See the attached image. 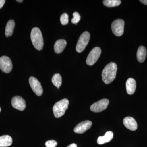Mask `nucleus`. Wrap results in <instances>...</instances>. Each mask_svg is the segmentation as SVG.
<instances>
[{
	"mask_svg": "<svg viewBox=\"0 0 147 147\" xmlns=\"http://www.w3.org/2000/svg\"><path fill=\"white\" fill-rule=\"evenodd\" d=\"M117 70V66L115 63H110L105 66L102 72V81L105 84H110L115 80Z\"/></svg>",
	"mask_w": 147,
	"mask_h": 147,
	"instance_id": "nucleus-1",
	"label": "nucleus"
},
{
	"mask_svg": "<svg viewBox=\"0 0 147 147\" xmlns=\"http://www.w3.org/2000/svg\"><path fill=\"white\" fill-rule=\"evenodd\" d=\"M29 84L36 95L40 96L43 93V89L38 79L33 76H31L29 79Z\"/></svg>",
	"mask_w": 147,
	"mask_h": 147,
	"instance_id": "nucleus-9",
	"label": "nucleus"
},
{
	"mask_svg": "<svg viewBox=\"0 0 147 147\" xmlns=\"http://www.w3.org/2000/svg\"><path fill=\"white\" fill-rule=\"evenodd\" d=\"M5 1V0H0V9L2 8Z\"/></svg>",
	"mask_w": 147,
	"mask_h": 147,
	"instance_id": "nucleus-24",
	"label": "nucleus"
},
{
	"mask_svg": "<svg viewBox=\"0 0 147 147\" xmlns=\"http://www.w3.org/2000/svg\"><path fill=\"white\" fill-rule=\"evenodd\" d=\"M12 68L13 65L10 58L5 56L0 57V69L3 72L9 73L12 70Z\"/></svg>",
	"mask_w": 147,
	"mask_h": 147,
	"instance_id": "nucleus-7",
	"label": "nucleus"
},
{
	"mask_svg": "<svg viewBox=\"0 0 147 147\" xmlns=\"http://www.w3.org/2000/svg\"><path fill=\"white\" fill-rule=\"evenodd\" d=\"M11 105L17 110L23 111L26 108V102L25 100L18 96H14L11 99Z\"/></svg>",
	"mask_w": 147,
	"mask_h": 147,
	"instance_id": "nucleus-10",
	"label": "nucleus"
},
{
	"mask_svg": "<svg viewBox=\"0 0 147 147\" xmlns=\"http://www.w3.org/2000/svg\"><path fill=\"white\" fill-rule=\"evenodd\" d=\"M124 21L121 19H117L113 21L111 25L113 33L117 36H121L124 32Z\"/></svg>",
	"mask_w": 147,
	"mask_h": 147,
	"instance_id": "nucleus-5",
	"label": "nucleus"
},
{
	"mask_svg": "<svg viewBox=\"0 0 147 147\" xmlns=\"http://www.w3.org/2000/svg\"><path fill=\"white\" fill-rule=\"evenodd\" d=\"M12 139L8 135H3L0 137V147L9 146L12 144Z\"/></svg>",
	"mask_w": 147,
	"mask_h": 147,
	"instance_id": "nucleus-17",
	"label": "nucleus"
},
{
	"mask_svg": "<svg viewBox=\"0 0 147 147\" xmlns=\"http://www.w3.org/2000/svg\"><path fill=\"white\" fill-rule=\"evenodd\" d=\"M67 147H77V145L75 144H71L69 145Z\"/></svg>",
	"mask_w": 147,
	"mask_h": 147,
	"instance_id": "nucleus-25",
	"label": "nucleus"
},
{
	"mask_svg": "<svg viewBox=\"0 0 147 147\" xmlns=\"http://www.w3.org/2000/svg\"><path fill=\"white\" fill-rule=\"evenodd\" d=\"M52 82L54 86L57 87V89L59 88V87L61 86L62 82V78L60 74H54L52 78Z\"/></svg>",
	"mask_w": 147,
	"mask_h": 147,
	"instance_id": "nucleus-19",
	"label": "nucleus"
},
{
	"mask_svg": "<svg viewBox=\"0 0 147 147\" xmlns=\"http://www.w3.org/2000/svg\"><path fill=\"white\" fill-rule=\"evenodd\" d=\"M73 18L71 19V23L73 24H76L79 22L81 19V16L77 12H74L73 14Z\"/></svg>",
	"mask_w": 147,
	"mask_h": 147,
	"instance_id": "nucleus-22",
	"label": "nucleus"
},
{
	"mask_svg": "<svg viewBox=\"0 0 147 147\" xmlns=\"http://www.w3.org/2000/svg\"><path fill=\"white\" fill-rule=\"evenodd\" d=\"M120 0H105L103 1V3L105 6L108 7H113L118 6L121 3Z\"/></svg>",
	"mask_w": 147,
	"mask_h": 147,
	"instance_id": "nucleus-20",
	"label": "nucleus"
},
{
	"mask_svg": "<svg viewBox=\"0 0 147 147\" xmlns=\"http://www.w3.org/2000/svg\"><path fill=\"white\" fill-rule=\"evenodd\" d=\"M147 54L146 49L144 46H139L137 51V59L138 61L140 63H143L144 61Z\"/></svg>",
	"mask_w": 147,
	"mask_h": 147,
	"instance_id": "nucleus-15",
	"label": "nucleus"
},
{
	"mask_svg": "<svg viewBox=\"0 0 147 147\" xmlns=\"http://www.w3.org/2000/svg\"><path fill=\"white\" fill-rule=\"evenodd\" d=\"M113 133L112 131H108L106 132L105 135L98 138L97 143L99 145H102L105 143L110 142L113 139Z\"/></svg>",
	"mask_w": 147,
	"mask_h": 147,
	"instance_id": "nucleus-16",
	"label": "nucleus"
},
{
	"mask_svg": "<svg viewBox=\"0 0 147 147\" xmlns=\"http://www.w3.org/2000/svg\"><path fill=\"white\" fill-rule=\"evenodd\" d=\"M136 82L133 78H129L126 82L127 92L128 94L132 95L134 93L136 89Z\"/></svg>",
	"mask_w": 147,
	"mask_h": 147,
	"instance_id": "nucleus-13",
	"label": "nucleus"
},
{
	"mask_svg": "<svg viewBox=\"0 0 147 147\" xmlns=\"http://www.w3.org/2000/svg\"><path fill=\"white\" fill-rule=\"evenodd\" d=\"M16 1L18 2L21 3V2H22L23 1H22V0H21V1H18V0H17V1Z\"/></svg>",
	"mask_w": 147,
	"mask_h": 147,
	"instance_id": "nucleus-27",
	"label": "nucleus"
},
{
	"mask_svg": "<svg viewBox=\"0 0 147 147\" xmlns=\"http://www.w3.org/2000/svg\"><path fill=\"white\" fill-rule=\"evenodd\" d=\"M140 1L143 3L144 4L147 5V0H141V1Z\"/></svg>",
	"mask_w": 147,
	"mask_h": 147,
	"instance_id": "nucleus-26",
	"label": "nucleus"
},
{
	"mask_svg": "<svg viewBox=\"0 0 147 147\" xmlns=\"http://www.w3.org/2000/svg\"><path fill=\"white\" fill-rule=\"evenodd\" d=\"M92 122L91 121L87 120L82 121L77 124L74 127V131L76 133L82 134L91 127Z\"/></svg>",
	"mask_w": 147,
	"mask_h": 147,
	"instance_id": "nucleus-11",
	"label": "nucleus"
},
{
	"mask_svg": "<svg viewBox=\"0 0 147 147\" xmlns=\"http://www.w3.org/2000/svg\"><path fill=\"white\" fill-rule=\"evenodd\" d=\"M101 53V50L100 47H96L93 48L87 57V64L89 66L93 65L99 59Z\"/></svg>",
	"mask_w": 147,
	"mask_h": 147,
	"instance_id": "nucleus-6",
	"label": "nucleus"
},
{
	"mask_svg": "<svg viewBox=\"0 0 147 147\" xmlns=\"http://www.w3.org/2000/svg\"><path fill=\"white\" fill-rule=\"evenodd\" d=\"M109 103V101L108 99H101L92 104L90 107V109L92 112L100 113L107 108Z\"/></svg>",
	"mask_w": 147,
	"mask_h": 147,
	"instance_id": "nucleus-8",
	"label": "nucleus"
},
{
	"mask_svg": "<svg viewBox=\"0 0 147 147\" xmlns=\"http://www.w3.org/2000/svg\"><path fill=\"white\" fill-rule=\"evenodd\" d=\"M69 104V101L67 98H64L56 102L53 107V113L55 117L59 118L63 116L68 108Z\"/></svg>",
	"mask_w": 147,
	"mask_h": 147,
	"instance_id": "nucleus-3",
	"label": "nucleus"
},
{
	"mask_svg": "<svg viewBox=\"0 0 147 147\" xmlns=\"http://www.w3.org/2000/svg\"><path fill=\"white\" fill-rule=\"evenodd\" d=\"M57 145V142L54 140H50L45 142V145L46 147H55Z\"/></svg>",
	"mask_w": 147,
	"mask_h": 147,
	"instance_id": "nucleus-23",
	"label": "nucleus"
},
{
	"mask_svg": "<svg viewBox=\"0 0 147 147\" xmlns=\"http://www.w3.org/2000/svg\"><path fill=\"white\" fill-rule=\"evenodd\" d=\"M61 24L63 25H66L69 23V16L66 13H63L60 17Z\"/></svg>",
	"mask_w": 147,
	"mask_h": 147,
	"instance_id": "nucleus-21",
	"label": "nucleus"
},
{
	"mask_svg": "<svg viewBox=\"0 0 147 147\" xmlns=\"http://www.w3.org/2000/svg\"><path fill=\"white\" fill-rule=\"evenodd\" d=\"M67 45V42L65 40L59 39L55 42L54 45V50L57 54L61 53L64 50Z\"/></svg>",
	"mask_w": 147,
	"mask_h": 147,
	"instance_id": "nucleus-14",
	"label": "nucleus"
},
{
	"mask_svg": "<svg viewBox=\"0 0 147 147\" xmlns=\"http://www.w3.org/2000/svg\"><path fill=\"white\" fill-rule=\"evenodd\" d=\"M1 108H0V112H1Z\"/></svg>",
	"mask_w": 147,
	"mask_h": 147,
	"instance_id": "nucleus-28",
	"label": "nucleus"
},
{
	"mask_svg": "<svg viewBox=\"0 0 147 147\" xmlns=\"http://www.w3.org/2000/svg\"><path fill=\"white\" fill-rule=\"evenodd\" d=\"M90 37V33L87 31L84 32L81 34L76 45V50L78 53H82L85 50L89 42Z\"/></svg>",
	"mask_w": 147,
	"mask_h": 147,
	"instance_id": "nucleus-4",
	"label": "nucleus"
},
{
	"mask_svg": "<svg viewBox=\"0 0 147 147\" xmlns=\"http://www.w3.org/2000/svg\"><path fill=\"white\" fill-rule=\"evenodd\" d=\"M124 125L131 131H135L137 129V121L133 118L130 117H127L125 118L123 120Z\"/></svg>",
	"mask_w": 147,
	"mask_h": 147,
	"instance_id": "nucleus-12",
	"label": "nucleus"
},
{
	"mask_svg": "<svg viewBox=\"0 0 147 147\" xmlns=\"http://www.w3.org/2000/svg\"><path fill=\"white\" fill-rule=\"evenodd\" d=\"M31 39L35 48L38 50H42L44 42L42 32L39 28H33L31 32Z\"/></svg>",
	"mask_w": 147,
	"mask_h": 147,
	"instance_id": "nucleus-2",
	"label": "nucleus"
},
{
	"mask_svg": "<svg viewBox=\"0 0 147 147\" xmlns=\"http://www.w3.org/2000/svg\"><path fill=\"white\" fill-rule=\"evenodd\" d=\"M15 27V21L14 20L11 19L7 24L6 26L5 35L6 37L10 36L12 35Z\"/></svg>",
	"mask_w": 147,
	"mask_h": 147,
	"instance_id": "nucleus-18",
	"label": "nucleus"
}]
</instances>
